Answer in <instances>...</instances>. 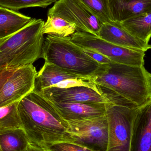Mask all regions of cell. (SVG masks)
I'll return each mask as SVG.
<instances>
[{
	"mask_svg": "<svg viewBox=\"0 0 151 151\" xmlns=\"http://www.w3.org/2000/svg\"><path fill=\"white\" fill-rule=\"evenodd\" d=\"M37 73L32 64L15 69L0 90V108L19 102L32 92Z\"/></svg>",
	"mask_w": 151,
	"mask_h": 151,
	"instance_id": "9",
	"label": "cell"
},
{
	"mask_svg": "<svg viewBox=\"0 0 151 151\" xmlns=\"http://www.w3.org/2000/svg\"><path fill=\"white\" fill-rule=\"evenodd\" d=\"M48 99L59 115L66 121L91 119L106 115L105 104L62 103Z\"/></svg>",
	"mask_w": 151,
	"mask_h": 151,
	"instance_id": "11",
	"label": "cell"
},
{
	"mask_svg": "<svg viewBox=\"0 0 151 151\" xmlns=\"http://www.w3.org/2000/svg\"><path fill=\"white\" fill-rule=\"evenodd\" d=\"M22 127L30 143L41 148L67 142V122L61 117L49 99L34 89L19 102Z\"/></svg>",
	"mask_w": 151,
	"mask_h": 151,
	"instance_id": "1",
	"label": "cell"
},
{
	"mask_svg": "<svg viewBox=\"0 0 151 151\" xmlns=\"http://www.w3.org/2000/svg\"><path fill=\"white\" fill-rule=\"evenodd\" d=\"M49 17L65 19L76 26V32L98 36L102 23L80 0H58L49 10Z\"/></svg>",
	"mask_w": 151,
	"mask_h": 151,
	"instance_id": "8",
	"label": "cell"
},
{
	"mask_svg": "<svg viewBox=\"0 0 151 151\" xmlns=\"http://www.w3.org/2000/svg\"><path fill=\"white\" fill-rule=\"evenodd\" d=\"M80 76L83 75L74 74L55 65L45 62L37 73L34 89L41 91L66 79Z\"/></svg>",
	"mask_w": 151,
	"mask_h": 151,
	"instance_id": "15",
	"label": "cell"
},
{
	"mask_svg": "<svg viewBox=\"0 0 151 151\" xmlns=\"http://www.w3.org/2000/svg\"><path fill=\"white\" fill-rule=\"evenodd\" d=\"M44 22L33 19L20 30L0 42V52L7 62V69L32 65L41 58L44 42Z\"/></svg>",
	"mask_w": 151,
	"mask_h": 151,
	"instance_id": "3",
	"label": "cell"
},
{
	"mask_svg": "<svg viewBox=\"0 0 151 151\" xmlns=\"http://www.w3.org/2000/svg\"><path fill=\"white\" fill-rule=\"evenodd\" d=\"M32 19L18 11L0 6V40L12 35Z\"/></svg>",
	"mask_w": 151,
	"mask_h": 151,
	"instance_id": "16",
	"label": "cell"
},
{
	"mask_svg": "<svg viewBox=\"0 0 151 151\" xmlns=\"http://www.w3.org/2000/svg\"><path fill=\"white\" fill-rule=\"evenodd\" d=\"M67 142L93 151H106L108 125L106 115L91 119L67 121Z\"/></svg>",
	"mask_w": 151,
	"mask_h": 151,
	"instance_id": "6",
	"label": "cell"
},
{
	"mask_svg": "<svg viewBox=\"0 0 151 151\" xmlns=\"http://www.w3.org/2000/svg\"><path fill=\"white\" fill-rule=\"evenodd\" d=\"M71 37L72 41L81 47L99 52L112 62L134 66L145 65V52L120 47L84 32H76Z\"/></svg>",
	"mask_w": 151,
	"mask_h": 151,
	"instance_id": "7",
	"label": "cell"
},
{
	"mask_svg": "<svg viewBox=\"0 0 151 151\" xmlns=\"http://www.w3.org/2000/svg\"><path fill=\"white\" fill-rule=\"evenodd\" d=\"M14 70L5 69L0 72V90L6 82L9 77L12 74Z\"/></svg>",
	"mask_w": 151,
	"mask_h": 151,
	"instance_id": "25",
	"label": "cell"
},
{
	"mask_svg": "<svg viewBox=\"0 0 151 151\" xmlns=\"http://www.w3.org/2000/svg\"><path fill=\"white\" fill-rule=\"evenodd\" d=\"M41 58L45 62L79 75L91 76L101 65L73 42L71 36L47 35L44 40Z\"/></svg>",
	"mask_w": 151,
	"mask_h": 151,
	"instance_id": "4",
	"label": "cell"
},
{
	"mask_svg": "<svg viewBox=\"0 0 151 151\" xmlns=\"http://www.w3.org/2000/svg\"><path fill=\"white\" fill-rule=\"evenodd\" d=\"M98 36L110 43L137 51L145 52L151 49L149 43L134 37L114 21L102 23Z\"/></svg>",
	"mask_w": 151,
	"mask_h": 151,
	"instance_id": "12",
	"label": "cell"
},
{
	"mask_svg": "<svg viewBox=\"0 0 151 151\" xmlns=\"http://www.w3.org/2000/svg\"><path fill=\"white\" fill-rule=\"evenodd\" d=\"M30 143L23 129L0 130L1 151H26Z\"/></svg>",
	"mask_w": 151,
	"mask_h": 151,
	"instance_id": "18",
	"label": "cell"
},
{
	"mask_svg": "<svg viewBox=\"0 0 151 151\" xmlns=\"http://www.w3.org/2000/svg\"><path fill=\"white\" fill-rule=\"evenodd\" d=\"M44 149L48 151H93L85 147L68 142H60L50 145Z\"/></svg>",
	"mask_w": 151,
	"mask_h": 151,
	"instance_id": "23",
	"label": "cell"
},
{
	"mask_svg": "<svg viewBox=\"0 0 151 151\" xmlns=\"http://www.w3.org/2000/svg\"><path fill=\"white\" fill-rule=\"evenodd\" d=\"M19 102L0 108V130L22 129L18 111Z\"/></svg>",
	"mask_w": 151,
	"mask_h": 151,
	"instance_id": "20",
	"label": "cell"
},
{
	"mask_svg": "<svg viewBox=\"0 0 151 151\" xmlns=\"http://www.w3.org/2000/svg\"><path fill=\"white\" fill-rule=\"evenodd\" d=\"M26 151H48L44 148L38 147L30 143L27 147Z\"/></svg>",
	"mask_w": 151,
	"mask_h": 151,
	"instance_id": "27",
	"label": "cell"
},
{
	"mask_svg": "<svg viewBox=\"0 0 151 151\" xmlns=\"http://www.w3.org/2000/svg\"><path fill=\"white\" fill-rule=\"evenodd\" d=\"M4 39H1V40H0V42H1V41L2 40H3Z\"/></svg>",
	"mask_w": 151,
	"mask_h": 151,
	"instance_id": "28",
	"label": "cell"
},
{
	"mask_svg": "<svg viewBox=\"0 0 151 151\" xmlns=\"http://www.w3.org/2000/svg\"><path fill=\"white\" fill-rule=\"evenodd\" d=\"M0 151H1V150H0Z\"/></svg>",
	"mask_w": 151,
	"mask_h": 151,
	"instance_id": "29",
	"label": "cell"
},
{
	"mask_svg": "<svg viewBox=\"0 0 151 151\" xmlns=\"http://www.w3.org/2000/svg\"><path fill=\"white\" fill-rule=\"evenodd\" d=\"M108 125L106 151H130L135 119L141 107L106 104Z\"/></svg>",
	"mask_w": 151,
	"mask_h": 151,
	"instance_id": "5",
	"label": "cell"
},
{
	"mask_svg": "<svg viewBox=\"0 0 151 151\" xmlns=\"http://www.w3.org/2000/svg\"><path fill=\"white\" fill-rule=\"evenodd\" d=\"M58 0H0V6L18 11L24 8H46Z\"/></svg>",
	"mask_w": 151,
	"mask_h": 151,
	"instance_id": "21",
	"label": "cell"
},
{
	"mask_svg": "<svg viewBox=\"0 0 151 151\" xmlns=\"http://www.w3.org/2000/svg\"><path fill=\"white\" fill-rule=\"evenodd\" d=\"M112 21L120 23L151 12V0H109Z\"/></svg>",
	"mask_w": 151,
	"mask_h": 151,
	"instance_id": "14",
	"label": "cell"
},
{
	"mask_svg": "<svg viewBox=\"0 0 151 151\" xmlns=\"http://www.w3.org/2000/svg\"><path fill=\"white\" fill-rule=\"evenodd\" d=\"M102 23L111 21L109 11V0H80Z\"/></svg>",
	"mask_w": 151,
	"mask_h": 151,
	"instance_id": "22",
	"label": "cell"
},
{
	"mask_svg": "<svg viewBox=\"0 0 151 151\" xmlns=\"http://www.w3.org/2000/svg\"><path fill=\"white\" fill-rule=\"evenodd\" d=\"M5 69H7V61L4 55L0 52V72Z\"/></svg>",
	"mask_w": 151,
	"mask_h": 151,
	"instance_id": "26",
	"label": "cell"
},
{
	"mask_svg": "<svg viewBox=\"0 0 151 151\" xmlns=\"http://www.w3.org/2000/svg\"><path fill=\"white\" fill-rule=\"evenodd\" d=\"M97 84L114 91L138 107L151 102V73L144 65L111 62L91 76Z\"/></svg>",
	"mask_w": 151,
	"mask_h": 151,
	"instance_id": "2",
	"label": "cell"
},
{
	"mask_svg": "<svg viewBox=\"0 0 151 151\" xmlns=\"http://www.w3.org/2000/svg\"><path fill=\"white\" fill-rule=\"evenodd\" d=\"M48 99L62 103H89L113 104L104 95L83 86L61 88L49 87L41 91Z\"/></svg>",
	"mask_w": 151,
	"mask_h": 151,
	"instance_id": "10",
	"label": "cell"
},
{
	"mask_svg": "<svg viewBox=\"0 0 151 151\" xmlns=\"http://www.w3.org/2000/svg\"><path fill=\"white\" fill-rule=\"evenodd\" d=\"M83 51L91 58L92 59L100 65H106L110 63L112 61L108 58L99 52H97L93 50L82 48Z\"/></svg>",
	"mask_w": 151,
	"mask_h": 151,
	"instance_id": "24",
	"label": "cell"
},
{
	"mask_svg": "<svg viewBox=\"0 0 151 151\" xmlns=\"http://www.w3.org/2000/svg\"><path fill=\"white\" fill-rule=\"evenodd\" d=\"M117 23L134 37L149 43L151 38V12Z\"/></svg>",
	"mask_w": 151,
	"mask_h": 151,
	"instance_id": "17",
	"label": "cell"
},
{
	"mask_svg": "<svg viewBox=\"0 0 151 151\" xmlns=\"http://www.w3.org/2000/svg\"><path fill=\"white\" fill-rule=\"evenodd\" d=\"M130 151H151V102L141 107L136 117Z\"/></svg>",
	"mask_w": 151,
	"mask_h": 151,
	"instance_id": "13",
	"label": "cell"
},
{
	"mask_svg": "<svg viewBox=\"0 0 151 151\" xmlns=\"http://www.w3.org/2000/svg\"><path fill=\"white\" fill-rule=\"evenodd\" d=\"M76 32V26L58 17L47 16L42 29L43 35H51L60 37L71 36Z\"/></svg>",
	"mask_w": 151,
	"mask_h": 151,
	"instance_id": "19",
	"label": "cell"
}]
</instances>
